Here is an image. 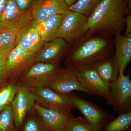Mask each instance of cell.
Wrapping results in <instances>:
<instances>
[{
	"mask_svg": "<svg viewBox=\"0 0 131 131\" xmlns=\"http://www.w3.org/2000/svg\"><path fill=\"white\" fill-rule=\"evenodd\" d=\"M114 52L112 36L89 30L71 46L65 57V68L77 71L113 56Z\"/></svg>",
	"mask_w": 131,
	"mask_h": 131,
	"instance_id": "6da1fadb",
	"label": "cell"
},
{
	"mask_svg": "<svg viewBox=\"0 0 131 131\" xmlns=\"http://www.w3.org/2000/svg\"><path fill=\"white\" fill-rule=\"evenodd\" d=\"M126 0H102L88 17V27L92 32L115 36L125 27Z\"/></svg>",
	"mask_w": 131,
	"mask_h": 131,
	"instance_id": "7a4b0ae2",
	"label": "cell"
},
{
	"mask_svg": "<svg viewBox=\"0 0 131 131\" xmlns=\"http://www.w3.org/2000/svg\"><path fill=\"white\" fill-rule=\"evenodd\" d=\"M107 102L119 114L131 112V81L130 75L119 73L115 81L109 85Z\"/></svg>",
	"mask_w": 131,
	"mask_h": 131,
	"instance_id": "3957f363",
	"label": "cell"
},
{
	"mask_svg": "<svg viewBox=\"0 0 131 131\" xmlns=\"http://www.w3.org/2000/svg\"><path fill=\"white\" fill-rule=\"evenodd\" d=\"M30 10L23 11L15 0H7L0 14V32L6 31L19 32L32 21Z\"/></svg>",
	"mask_w": 131,
	"mask_h": 131,
	"instance_id": "277c9868",
	"label": "cell"
},
{
	"mask_svg": "<svg viewBox=\"0 0 131 131\" xmlns=\"http://www.w3.org/2000/svg\"><path fill=\"white\" fill-rule=\"evenodd\" d=\"M88 19V16L84 15L68 10L64 14L58 38L72 45L89 31Z\"/></svg>",
	"mask_w": 131,
	"mask_h": 131,
	"instance_id": "5b68a950",
	"label": "cell"
},
{
	"mask_svg": "<svg viewBox=\"0 0 131 131\" xmlns=\"http://www.w3.org/2000/svg\"><path fill=\"white\" fill-rule=\"evenodd\" d=\"M42 86L62 94H67L74 91L91 94L78 81L76 71L66 68L58 71Z\"/></svg>",
	"mask_w": 131,
	"mask_h": 131,
	"instance_id": "8992f818",
	"label": "cell"
},
{
	"mask_svg": "<svg viewBox=\"0 0 131 131\" xmlns=\"http://www.w3.org/2000/svg\"><path fill=\"white\" fill-rule=\"evenodd\" d=\"M75 107L82 113L93 131H101L104 123L110 117L106 111L76 94H67Z\"/></svg>",
	"mask_w": 131,
	"mask_h": 131,
	"instance_id": "52a82bcc",
	"label": "cell"
},
{
	"mask_svg": "<svg viewBox=\"0 0 131 131\" xmlns=\"http://www.w3.org/2000/svg\"><path fill=\"white\" fill-rule=\"evenodd\" d=\"M28 88L35 95L38 104L43 107L63 112L75 109L67 94L59 93L44 86Z\"/></svg>",
	"mask_w": 131,
	"mask_h": 131,
	"instance_id": "ba28073f",
	"label": "cell"
},
{
	"mask_svg": "<svg viewBox=\"0 0 131 131\" xmlns=\"http://www.w3.org/2000/svg\"><path fill=\"white\" fill-rule=\"evenodd\" d=\"M37 52L28 51L16 46L7 59L6 79H15L22 75L35 62Z\"/></svg>",
	"mask_w": 131,
	"mask_h": 131,
	"instance_id": "9c48e42d",
	"label": "cell"
},
{
	"mask_svg": "<svg viewBox=\"0 0 131 131\" xmlns=\"http://www.w3.org/2000/svg\"><path fill=\"white\" fill-rule=\"evenodd\" d=\"M71 45L63 39L57 38L45 42L35 56L36 62L59 64L66 57Z\"/></svg>",
	"mask_w": 131,
	"mask_h": 131,
	"instance_id": "30bf717a",
	"label": "cell"
},
{
	"mask_svg": "<svg viewBox=\"0 0 131 131\" xmlns=\"http://www.w3.org/2000/svg\"><path fill=\"white\" fill-rule=\"evenodd\" d=\"M61 68L59 64L36 62L22 75L20 80L28 88L42 86Z\"/></svg>",
	"mask_w": 131,
	"mask_h": 131,
	"instance_id": "8fae6325",
	"label": "cell"
},
{
	"mask_svg": "<svg viewBox=\"0 0 131 131\" xmlns=\"http://www.w3.org/2000/svg\"><path fill=\"white\" fill-rule=\"evenodd\" d=\"M76 73L79 81L91 94L97 95L108 100L110 86L103 81L93 66L81 69Z\"/></svg>",
	"mask_w": 131,
	"mask_h": 131,
	"instance_id": "7c38bea8",
	"label": "cell"
},
{
	"mask_svg": "<svg viewBox=\"0 0 131 131\" xmlns=\"http://www.w3.org/2000/svg\"><path fill=\"white\" fill-rule=\"evenodd\" d=\"M36 101L35 95L28 87L18 88L12 102L15 125L17 129L23 124L27 114L34 108Z\"/></svg>",
	"mask_w": 131,
	"mask_h": 131,
	"instance_id": "4fadbf2b",
	"label": "cell"
},
{
	"mask_svg": "<svg viewBox=\"0 0 131 131\" xmlns=\"http://www.w3.org/2000/svg\"><path fill=\"white\" fill-rule=\"evenodd\" d=\"M69 7L65 0H35L31 12L34 19L40 22L56 15L65 14Z\"/></svg>",
	"mask_w": 131,
	"mask_h": 131,
	"instance_id": "5bb4252c",
	"label": "cell"
},
{
	"mask_svg": "<svg viewBox=\"0 0 131 131\" xmlns=\"http://www.w3.org/2000/svg\"><path fill=\"white\" fill-rule=\"evenodd\" d=\"M34 108L50 131H65L66 126L74 117L72 113L63 112L43 107L35 103Z\"/></svg>",
	"mask_w": 131,
	"mask_h": 131,
	"instance_id": "9a60e30c",
	"label": "cell"
},
{
	"mask_svg": "<svg viewBox=\"0 0 131 131\" xmlns=\"http://www.w3.org/2000/svg\"><path fill=\"white\" fill-rule=\"evenodd\" d=\"M44 43L38 30L37 21L33 19L18 33L16 46H18L26 50L37 52Z\"/></svg>",
	"mask_w": 131,
	"mask_h": 131,
	"instance_id": "2e32d148",
	"label": "cell"
},
{
	"mask_svg": "<svg viewBox=\"0 0 131 131\" xmlns=\"http://www.w3.org/2000/svg\"><path fill=\"white\" fill-rule=\"evenodd\" d=\"M115 58L119 73H124L131 60V33L127 35L117 34L114 36Z\"/></svg>",
	"mask_w": 131,
	"mask_h": 131,
	"instance_id": "e0dca14e",
	"label": "cell"
},
{
	"mask_svg": "<svg viewBox=\"0 0 131 131\" xmlns=\"http://www.w3.org/2000/svg\"><path fill=\"white\" fill-rule=\"evenodd\" d=\"M92 66L103 81L109 86L118 77L119 70L114 55L98 61Z\"/></svg>",
	"mask_w": 131,
	"mask_h": 131,
	"instance_id": "ac0fdd59",
	"label": "cell"
},
{
	"mask_svg": "<svg viewBox=\"0 0 131 131\" xmlns=\"http://www.w3.org/2000/svg\"><path fill=\"white\" fill-rule=\"evenodd\" d=\"M64 17V15H59L42 22L36 21L38 30L44 42H49L58 38Z\"/></svg>",
	"mask_w": 131,
	"mask_h": 131,
	"instance_id": "d6986e66",
	"label": "cell"
},
{
	"mask_svg": "<svg viewBox=\"0 0 131 131\" xmlns=\"http://www.w3.org/2000/svg\"><path fill=\"white\" fill-rule=\"evenodd\" d=\"M18 32L6 31L0 32V56L7 59L16 47V37Z\"/></svg>",
	"mask_w": 131,
	"mask_h": 131,
	"instance_id": "ffe728a7",
	"label": "cell"
},
{
	"mask_svg": "<svg viewBox=\"0 0 131 131\" xmlns=\"http://www.w3.org/2000/svg\"><path fill=\"white\" fill-rule=\"evenodd\" d=\"M131 126V112L119 114L105 127V131H130Z\"/></svg>",
	"mask_w": 131,
	"mask_h": 131,
	"instance_id": "44dd1931",
	"label": "cell"
},
{
	"mask_svg": "<svg viewBox=\"0 0 131 131\" xmlns=\"http://www.w3.org/2000/svg\"><path fill=\"white\" fill-rule=\"evenodd\" d=\"M102 0H78L69 7V10L78 12L89 17L93 13Z\"/></svg>",
	"mask_w": 131,
	"mask_h": 131,
	"instance_id": "7402d4cb",
	"label": "cell"
},
{
	"mask_svg": "<svg viewBox=\"0 0 131 131\" xmlns=\"http://www.w3.org/2000/svg\"><path fill=\"white\" fill-rule=\"evenodd\" d=\"M14 125L13 111L8 105L0 113V131H14Z\"/></svg>",
	"mask_w": 131,
	"mask_h": 131,
	"instance_id": "603a6c76",
	"label": "cell"
},
{
	"mask_svg": "<svg viewBox=\"0 0 131 131\" xmlns=\"http://www.w3.org/2000/svg\"><path fill=\"white\" fill-rule=\"evenodd\" d=\"M18 86L13 83L5 85L0 89V113L12 102L18 91Z\"/></svg>",
	"mask_w": 131,
	"mask_h": 131,
	"instance_id": "cb8c5ba5",
	"label": "cell"
},
{
	"mask_svg": "<svg viewBox=\"0 0 131 131\" xmlns=\"http://www.w3.org/2000/svg\"><path fill=\"white\" fill-rule=\"evenodd\" d=\"M65 131H93L84 117H73L68 122Z\"/></svg>",
	"mask_w": 131,
	"mask_h": 131,
	"instance_id": "d4e9b609",
	"label": "cell"
},
{
	"mask_svg": "<svg viewBox=\"0 0 131 131\" xmlns=\"http://www.w3.org/2000/svg\"><path fill=\"white\" fill-rule=\"evenodd\" d=\"M23 131H50L41 119L31 117L26 121Z\"/></svg>",
	"mask_w": 131,
	"mask_h": 131,
	"instance_id": "484cf974",
	"label": "cell"
},
{
	"mask_svg": "<svg viewBox=\"0 0 131 131\" xmlns=\"http://www.w3.org/2000/svg\"><path fill=\"white\" fill-rule=\"evenodd\" d=\"M35 0H15L16 5L23 11L30 10Z\"/></svg>",
	"mask_w": 131,
	"mask_h": 131,
	"instance_id": "4316f807",
	"label": "cell"
},
{
	"mask_svg": "<svg viewBox=\"0 0 131 131\" xmlns=\"http://www.w3.org/2000/svg\"><path fill=\"white\" fill-rule=\"evenodd\" d=\"M7 59L0 56V85H2L6 79V64Z\"/></svg>",
	"mask_w": 131,
	"mask_h": 131,
	"instance_id": "83f0119b",
	"label": "cell"
},
{
	"mask_svg": "<svg viewBox=\"0 0 131 131\" xmlns=\"http://www.w3.org/2000/svg\"><path fill=\"white\" fill-rule=\"evenodd\" d=\"M125 31L124 35H127L131 33V14L127 15L125 20Z\"/></svg>",
	"mask_w": 131,
	"mask_h": 131,
	"instance_id": "f1b7e54d",
	"label": "cell"
},
{
	"mask_svg": "<svg viewBox=\"0 0 131 131\" xmlns=\"http://www.w3.org/2000/svg\"><path fill=\"white\" fill-rule=\"evenodd\" d=\"M126 1L127 7L126 9V15L130 14L131 8V0H126Z\"/></svg>",
	"mask_w": 131,
	"mask_h": 131,
	"instance_id": "f546056e",
	"label": "cell"
},
{
	"mask_svg": "<svg viewBox=\"0 0 131 131\" xmlns=\"http://www.w3.org/2000/svg\"><path fill=\"white\" fill-rule=\"evenodd\" d=\"M7 0H0V14L5 7Z\"/></svg>",
	"mask_w": 131,
	"mask_h": 131,
	"instance_id": "4dcf8cb0",
	"label": "cell"
},
{
	"mask_svg": "<svg viewBox=\"0 0 131 131\" xmlns=\"http://www.w3.org/2000/svg\"><path fill=\"white\" fill-rule=\"evenodd\" d=\"M78 0H65L66 2L69 7L70 6L74 4Z\"/></svg>",
	"mask_w": 131,
	"mask_h": 131,
	"instance_id": "1f68e13d",
	"label": "cell"
}]
</instances>
